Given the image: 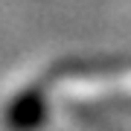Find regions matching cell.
<instances>
[{
    "mask_svg": "<svg viewBox=\"0 0 131 131\" xmlns=\"http://www.w3.org/2000/svg\"><path fill=\"white\" fill-rule=\"evenodd\" d=\"M47 119V93L44 88H26L6 105L3 122L9 131H38Z\"/></svg>",
    "mask_w": 131,
    "mask_h": 131,
    "instance_id": "1",
    "label": "cell"
},
{
    "mask_svg": "<svg viewBox=\"0 0 131 131\" xmlns=\"http://www.w3.org/2000/svg\"><path fill=\"white\" fill-rule=\"evenodd\" d=\"M84 119H88V122H90V125H93L96 131H119L117 125H111V122H105V119H96L93 114H84Z\"/></svg>",
    "mask_w": 131,
    "mask_h": 131,
    "instance_id": "2",
    "label": "cell"
}]
</instances>
